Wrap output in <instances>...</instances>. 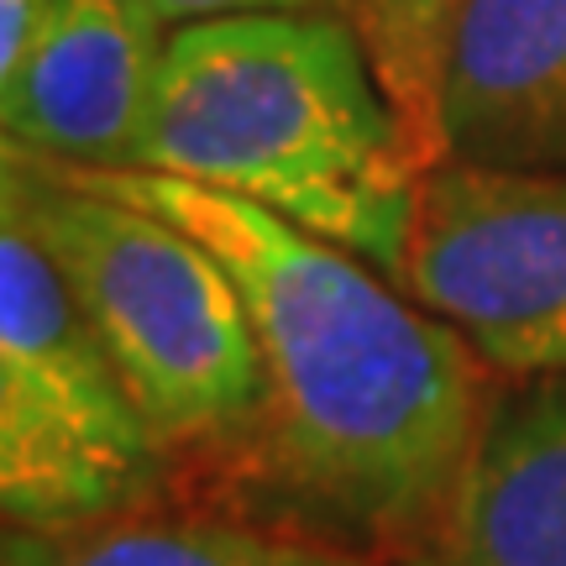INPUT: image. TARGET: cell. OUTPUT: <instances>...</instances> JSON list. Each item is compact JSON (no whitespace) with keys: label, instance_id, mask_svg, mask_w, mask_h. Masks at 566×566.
Segmentation results:
<instances>
[{"label":"cell","instance_id":"cell-1","mask_svg":"<svg viewBox=\"0 0 566 566\" xmlns=\"http://www.w3.org/2000/svg\"><path fill=\"white\" fill-rule=\"evenodd\" d=\"M80 174L200 237L242 289L263 357V420L231 472L247 499L346 546L436 551L493 409L462 331L242 195L147 168Z\"/></svg>","mask_w":566,"mask_h":566},{"label":"cell","instance_id":"cell-2","mask_svg":"<svg viewBox=\"0 0 566 566\" xmlns=\"http://www.w3.org/2000/svg\"><path fill=\"white\" fill-rule=\"evenodd\" d=\"M132 168L242 195L394 279L430 163L331 6L174 27Z\"/></svg>","mask_w":566,"mask_h":566},{"label":"cell","instance_id":"cell-3","mask_svg":"<svg viewBox=\"0 0 566 566\" xmlns=\"http://www.w3.org/2000/svg\"><path fill=\"white\" fill-rule=\"evenodd\" d=\"M21 210L80 289L168 462L237 472L263 420V357L221 258L168 216L27 147Z\"/></svg>","mask_w":566,"mask_h":566},{"label":"cell","instance_id":"cell-4","mask_svg":"<svg viewBox=\"0 0 566 566\" xmlns=\"http://www.w3.org/2000/svg\"><path fill=\"white\" fill-rule=\"evenodd\" d=\"M394 283L488 367L566 373V174L430 163Z\"/></svg>","mask_w":566,"mask_h":566},{"label":"cell","instance_id":"cell-5","mask_svg":"<svg viewBox=\"0 0 566 566\" xmlns=\"http://www.w3.org/2000/svg\"><path fill=\"white\" fill-rule=\"evenodd\" d=\"M420 147L424 163L566 174V0H446Z\"/></svg>","mask_w":566,"mask_h":566},{"label":"cell","instance_id":"cell-6","mask_svg":"<svg viewBox=\"0 0 566 566\" xmlns=\"http://www.w3.org/2000/svg\"><path fill=\"white\" fill-rule=\"evenodd\" d=\"M163 48L168 27L142 0H53L0 84V132L42 158L132 168Z\"/></svg>","mask_w":566,"mask_h":566},{"label":"cell","instance_id":"cell-7","mask_svg":"<svg viewBox=\"0 0 566 566\" xmlns=\"http://www.w3.org/2000/svg\"><path fill=\"white\" fill-rule=\"evenodd\" d=\"M0 346L105 457L168 488V451L132 405L80 289L21 210V163L0 200Z\"/></svg>","mask_w":566,"mask_h":566},{"label":"cell","instance_id":"cell-8","mask_svg":"<svg viewBox=\"0 0 566 566\" xmlns=\"http://www.w3.org/2000/svg\"><path fill=\"white\" fill-rule=\"evenodd\" d=\"M436 566H566V373L488 409Z\"/></svg>","mask_w":566,"mask_h":566},{"label":"cell","instance_id":"cell-9","mask_svg":"<svg viewBox=\"0 0 566 566\" xmlns=\"http://www.w3.org/2000/svg\"><path fill=\"white\" fill-rule=\"evenodd\" d=\"M0 566H373V556L294 525L126 509L63 530H0Z\"/></svg>","mask_w":566,"mask_h":566},{"label":"cell","instance_id":"cell-10","mask_svg":"<svg viewBox=\"0 0 566 566\" xmlns=\"http://www.w3.org/2000/svg\"><path fill=\"white\" fill-rule=\"evenodd\" d=\"M163 483L105 457L0 346V530H63L147 509Z\"/></svg>","mask_w":566,"mask_h":566},{"label":"cell","instance_id":"cell-11","mask_svg":"<svg viewBox=\"0 0 566 566\" xmlns=\"http://www.w3.org/2000/svg\"><path fill=\"white\" fill-rule=\"evenodd\" d=\"M346 6H352V21L363 27L373 63H378L384 84L394 90L405 122L415 126V142H420L424 63H430V38H436V21H441L446 0H346Z\"/></svg>","mask_w":566,"mask_h":566},{"label":"cell","instance_id":"cell-12","mask_svg":"<svg viewBox=\"0 0 566 566\" xmlns=\"http://www.w3.org/2000/svg\"><path fill=\"white\" fill-rule=\"evenodd\" d=\"M153 17L174 32L189 21H210V17H252V11H331L342 0H142Z\"/></svg>","mask_w":566,"mask_h":566},{"label":"cell","instance_id":"cell-13","mask_svg":"<svg viewBox=\"0 0 566 566\" xmlns=\"http://www.w3.org/2000/svg\"><path fill=\"white\" fill-rule=\"evenodd\" d=\"M48 11H53V0H0V84L11 80L21 53L32 48Z\"/></svg>","mask_w":566,"mask_h":566},{"label":"cell","instance_id":"cell-14","mask_svg":"<svg viewBox=\"0 0 566 566\" xmlns=\"http://www.w3.org/2000/svg\"><path fill=\"white\" fill-rule=\"evenodd\" d=\"M17 163H21V147L0 132V200H6V189H11V179H17Z\"/></svg>","mask_w":566,"mask_h":566}]
</instances>
